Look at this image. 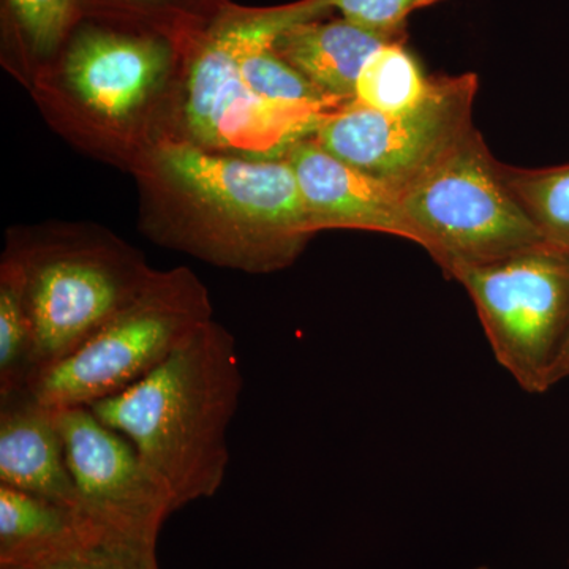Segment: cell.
<instances>
[{
  "mask_svg": "<svg viewBox=\"0 0 569 569\" xmlns=\"http://www.w3.org/2000/svg\"><path fill=\"white\" fill-rule=\"evenodd\" d=\"M328 6L355 24L392 37H406L408 14L417 10L415 0H328Z\"/></svg>",
  "mask_w": 569,
  "mask_h": 569,
  "instance_id": "obj_20",
  "label": "cell"
},
{
  "mask_svg": "<svg viewBox=\"0 0 569 569\" xmlns=\"http://www.w3.org/2000/svg\"><path fill=\"white\" fill-rule=\"evenodd\" d=\"M567 378H569V335L567 343H565L563 351H561L559 366H557L556 385L560 383V381L567 380Z\"/></svg>",
  "mask_w": 569,
  "mask_h": 569,
  "instance_id": "obj_23",
  "label": "cell"
},
{
  "mask_svg": "<svg viewBox=\"0 0 569 569\" xmlns=\"http://www.w3.org/2000/svg\"><path fill=\"white\" fill-rule=\"evenodd\" d=\"M501 174L546 241L569 247V163L549 168H515Z\"/></svg>",
  "mask_w": 569,
  "mask_h": 569,
  "instance_id": "obj_18",
  "label": "cell"
},
{
  "mask_svg": "<svg viewBox=\"0 0 569 569\" xmlns=\"http://www.w3.org/2000/svg\"><path fill=\"white\" fill-rule=\"evenodd\" d=\"M173 66V48L159 37L86 28L69 41L62 78L82 110L122 129L159 100Z\"/></svg>",
  "mask_w": 569,
  "mask_h": 569,
  "instance_id": "obj_10",
  "label": "cell"
},
{
  "mask_svg": "<svg viewBox=\"0 0 569 569\" xmlns=\"http://www.w3.org/2000/svg\"><path fill=\"white\" fill-rule=\"evenodd\" d=\"M400 203L415 244L447 276L546 241L475 126L400 193Z\"/></svg>",
  "mask_w": 569,
  "mask_h": 569,
  "instance_id": "obj_5",
  "label": "cell"
},
{
  "mask_svg": "<svg viewBox=\"0 0 569 569\" xmlns=\"http://www.w3.org/2000/svg\"><path fill=\"white\" fill-rule=\"evenodd\" d=\"M429 84L430 77L422 73L403 40H392L367 59L356 82L355 102L380 112L406 111L421 102Z\"/></svg>",
  "mask_w": 569,
  "mask_h": 569,
  "instance_id": "obj_17",
  "label": "cell"
},
{
  "mask_svg": "<svg viewBox=\"0 0 569 569\" xmlns=\"http://www.w3.org/2000/svg\"><path fill=\"white\" fill-rule=\"evenodd\" d=\"M242 388L236 339L211 320L148 376L89 408L133 445L178 511L222 488Z\"/></svg>",
  "mask_w": 569,
  "mask_h": 569,
  "instance_id": "obj_2",
  "label": "cell"
},
{
  "mask_svg": "<svg viewBox=\"0 0 569 569\" xmlns=\"http://www.w3.org/2000/svg\"><path fill=\"white\" fill-rule=\"evenodd\" d=\"M54 411L81 511L107 539L157 545L176 508L133 445L89 407Z\"/></svg>",
  "mask_w": 569,
  "mask_h": 569,
  "instance_id": "obj_9",
  "label": "cell"
},
{
  "mask_svg": "<svg viewBox=\"0 0 569 569\" xmlns=\"http://www.w3.org/2000/svg\"><path fill=\"white\" fill-rule=\"evenodd\" d=\"M471 569H490V568H486V567H477V568H471Z\"/></svg>",
  "mask_w": 569,
  "mask_h": 569,
  "instance_id": "obj_26",
  "label": "cell"
},
{
  "mask_svg": "<svg viewBox=\"0 0 569 569\" xmlns=\"http://www.w3.org/2000/svg\"><path fill=\"white\" fill-rule=\"evenodd\" d=\"M498 365L529 395L556 387L569 335V247L545 241L503 260L456 269Z\"/></svg>",
  "mask_w": 569,
  "mask_h": 569,
  "instance_id": "obj_7",
  "label": "cell"
},
{
  "mask_svg": "<svg viewBox=\"0 0 569 569\" xmlns=\"http://www.w3.org/2000/svg\"><path fill=\"white\" fill-rule=\"evenodd\" d=\"M0 569H123L118 553L108 539L63 553L54 559L40 561V563L26 565V567Z\"/></svg>",
  "mask_w": 569,
  "mask_h": 569,
  "instance_id": "obj_21",
  "label": "cell"
},
{
  "mask_svg": "<svg viewBox=\"0 0 569 569\" xmlns=\"http://www.w3.org/2000/svg\"><path fill=\"white\" fill-rule=\"evenodd\" d=\"M403 37L387 36L355 22L307 20L284 29L272 50L321 91L353 102L356 82L367 59L381 47Z\"/></svg>",
  "mask_w": 569,
  "mask_h": 569,
  "instance_id": "obj_13",
  "label": "cell"
},
{
  "mask_svg": "<svg viewBox=\"0 0 569 569\" xmlns=\"http://www.w3.org/2000/svg\"><path fill=\"white\" fill-rule=\"evenodd\" d=\"M37 377V346L20 266L9 254L0 264V400L28 391Z\"/></svg>",
  "mask_w": 569,
  "mask_h": 569,
  "instance_id": "obj_15",
  "label": "cell"
},
{
  "mask_svg": "<svg viewBox=\"0 0 569 569\" xmlns=\"http://www.w3.org/2000/svg\"><path fill=\"white\" fill-rule=\"evenodd\" d=\"M211 320L208 288L190 269L157 271L88 342L43 370L29 392L50 408L91 407L148 376Z\"/></svg>",
  "mask_w": 569,
  "mask_h": 569,
  "instance_id": "obj_6",
  "label": "cell"
},
{
  "mask_svg": "<svg viewBox=\"0 0 569 569\" xmlns=\"http://www.w3.org/2000/svg\"><path fill=\"white\" fill-rule=\"evenodd\" d=\"M0 485L81 511L54 408L29 389L0 400Z\"/></svg>",
  "mask_w": 569,
  "mask_h": 569,
  "instance_id": "obj_12",
  "label": "cell"
},
{
  "mask_svg": "<svg viewBox=\"0 0 569 569\" xmlns=\"http://www.w3.org/2000/svg\"><path fill=\"white\" fill-rule=\"evenodd\" d=\"M141 230L156 244L217 268L271 274L316 234L293 168L208 151L160 134L134 153Z\"/></svg>",
  "mask_w": 569,
  "mask_h": 569,
  "instance_id": "obj_1",
  "label": "cell"
},
{
  "mask_svg": "<svg viewBox=\"0 0 569 569\" xmlns=\"http://www.w3.org/2000/svg\"><path fill=\"white\" fill-rule=\"evenodd\" d=\"M103 539L80 509L0 485V568L40 563Z\"/></svg>",
  "mask_w": 569,
  "mask_h": 569,
  "instance_id": "obj_14",
  "label": "cell"
},
{
  "mask_svg": "<svg viewBox=\"0 0 569 569\" xmlns=\"http://www.w3.org/2000/svg\"><path fill=\"white\" fill-rule=\"evenodd\" d=\"M118 553L123 569H160L157 561V545H138L108 539Z\"/></svg>",
  "mask_w": 569,
  "mask_h": 569,
  "instance_id": "obj_22",
  "label": "cell"
},
{
  "mask_svg": "<svg viewBox=\"0 0 569 569\" xmlns=\"http://www.w3.org/2000/svg\"><path fill=\"white\" fill-rule=\"evenodd\" d=\"M478 74L430 77L421 102L380 112L350 102L331 112L310 137L325 149L402 193L473 127Z\"/></svg>",
  "mask_w": 569,
  "mask_h": 569,
  "instance_id": "obj_8",
  "label": "cell"
},
{
  "mask_svg": "<svg viewBox=\"0 0 569 569\" xmlns=\"http://www.w3.org/2000/svg\"><path fill=\"white\" fill-rule=\"evenodd\" d=\"M283 159L293 168L313 233L347 228L415 242L400 193L388 183L331 156L312 137L296 141Z\"/></svg>",
  "mask_w": 569,
  "mask_h": 569,
  "instance_id": "obj_11",
  "label": "cell"
},
{
  "mask_svg": "<svg viewBox=\"0 0 569 569\" xmlns=\"http://www.w3.org/2000/svg\"><path fill=\"white\" fill-rule=\"evenodd\" d=\"M3 253L20 266L37 377L88 342L157 272L140 250L97 224L10 231Z\"/></svg>",
  "mask_w": 569,
  "mask_h": 569,
  "instance_id": "obj_3",
  "label": "cell"
},
{
  "mask_svg": "<svg viewBox=\"0 0 569 569\" xmlns=\"http://www.w3.org/2000/svg\"><path fill=\"white\" fill-rule=\"evenodd\" d=\"M130 2H156V0H130Z\"/></svg>",
  "mask_w": 569,
  "mask_h": 569,
  "instance_id": "obj_25",
  "label": "cell"
},
{
  "mask_svg": "<svg viewBox=\"0 0 569 569\" xmlns=\"http://www.w3.org/2000/svg\"><path fill=\"white\" fill-rule=\"evenodd\" d=\"M328 0H302L279 9L236 11L217 22L194 51L181 91L182 138L208 149L253 160L283 159L329 114L258 99L241 78V58L253 40L296 22L317 20Z\"/></svg>",
  "mask_w": 569,
  "mask_h": 569,
  "instance_id": "obj_4",
  "label": "cell"
},
{
  "mask_svg": "<svg viewBox=\"0 0 569 569\" xmlns=\"http://www.w3.org/2000/svg\"><path fill=\"white\" fill-rule=\"evenodd\" d=\"M282 33V32H280ZM280 33H266L247 47L241 58V78L258 99L280 107L307 108L331 114L350 103L321 91L305 74L283 61L274 50Z\"/></svg>",
  "mask_w": 569,
  "mask_h": 569,
  "instance_id": "obj_16",
  "label": "cell"
},
{
  "mask_svg": "<svg viewBox=\"0 0 569 569\" xmlns=\"http://www.w3.org/2000/svg\"><path fill=\"white\" fill-rule=\"evenodd\" d=\"M437 2H441V0H415V9H425V7L433 6Z\"/></svg>",
  "mask_w": 569,
  "mask_h": 569,
  "instance_id": "obj_24",
  "label": "cell"
},
{
  "mask_svg": "<svg viewBox=\"0 0 569 569\" xmlns=\"http://www.w3.org/2000/svg\"><path fill=\"white\" fill-rule=\"evenodd\" d=\"M31 51L48 58L69 36L78 14V0H7Z\"/></svg>",
  "mask_w": 569,
  "mask_h": 569,
  "instance_id": "obj_19",
  "label": "cell"
}]
</instances>
